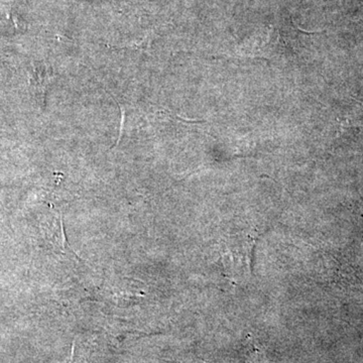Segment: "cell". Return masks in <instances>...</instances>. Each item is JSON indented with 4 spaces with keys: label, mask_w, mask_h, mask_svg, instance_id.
I'll return each mask as SVG.
<instances>
[{
    "label": "cell",
    "mask_w": 363,
    "mask_h": 363,
    "mask_svg": "<svg viewBox=\"0 0 363 363\" xmlns=\"http://www.w3.org/2000/svg\"><path fill=\"white\" fill-rule=\"evenodd\" d=\"M56 78V71L49 63L35 61L30 64V70L28 71V84L40 107L45 106V94Z\"/></svg>",
    "instance_id": "obj_1"
},
{
    "label": "cell",
    "mask_w": 363,
    "mask_h": 363,
    "mask_svg": "<svg viewBox=\"0 0 363 363\" xmlns=\"http://www.w3.org/2000/svg\"><path fill=\"white\" fill-rule=\"evenodd\" d=\"M150 47V40L143 39L140 42L131 43V44L117 45L116 49H131V50H140V49H149Z\"/></svg>",
    "instance_id": "obj_2"
},
{
    "label": "cell",
    "mask_w": 363,
    "mask_h": 363,
    "mask_svg": "<svg viewBox=\"0 0 363 363\" xmlns=\"http://www.w3.org/2000/svg\"><path fill=\"white\" fill-rule=\"evenodd\" d=\"M117 105H118L119 109H121V128H119V135L118 140H117L116 145H118L119 143H121V138H123V133H124V124H125V108H124L123 105L118 104L116 101Z\"/></svg>",
    "instance_id": "obj_3"
}]
</instances>
